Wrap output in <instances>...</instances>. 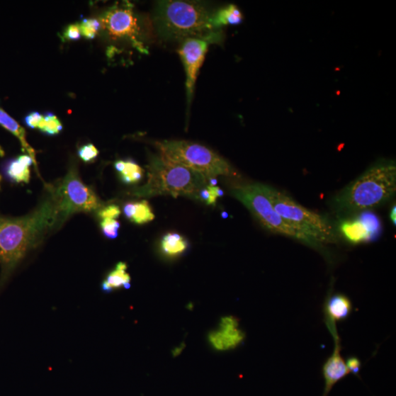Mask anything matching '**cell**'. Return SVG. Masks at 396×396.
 Here are the masks:
<instances>
[{
	"mask_svg": "<svg viewBox=\"0 0 396 396\" xmlns=\"http://www.w3.org/2000/svg\"><path fill=\"white\" fill-rule=\"evenodd\" d=\"M60 214L58 200L53 197L31 214L19 218L0 216V264L3 285L29 250L38 244Z\"/></svg>",
	"mask_w": 396,
	"mask_h": 396,
	"instance_id": "cell-1",
	"label": "cell"
},
{
	"mask_svg": "<svg viewBox=\"0 0 396 396\" xmlns=\"http://www.w3.org/2000/svg\"><path fill=\"white\" fill-rule=\"evenodd\" d=\"M214 11L203 3L166 0L156 4L153 23L157 35L164 41H181L216 35L212 25Z\"/></svg>",
	"mask_w": 396,
	"mask_h": 396,
	"instance_id": "cell-2",
	"label": "cell"
},
{
	"mask_svg": "<svg viewBox=\"0 0 396 396\" xmlns=\"http://www.w3.org/2000/svg\"><path fill=\"white\" fill-rule=\"evenodd\" d=\"M396 191V166L392 161L378 163L351 182L336 197L338 211H367L389 200Z\"/></svg>",
	"mask_w": 396,
	"mask_h": 396,
	"instance_id": "cell-3",
	"label": "cell"
},
{
	"mask_svg": "<svg viewBox=\"0 0 396 396\" xmlns=\"http://www.w3.org/2000/svg\"><path fill=\"white\" fill-rule=\"evenodd\" d=\"M210 179L166 159L161 154L152 155L148 165V181L133 192L138 197L171 196L197 198Z\"/></svg>",
	"mask_w": 396,
	"mask_h": 396,
	"instance_id": "cell-4",
	"label": "cell"
},
{
	"mask_svg": "<svg viewBox=\"0 0 396 396\" xmlns=\"http://www.w3.org/2000/svg\"><path fill=\"white\" fill-rule=\"evenodd\" d=\"M159 154L208 179L234 176L232 166L225 159L200 144L185 140L156 142Z\"/></svg>",
	"mask_w": 396,
	"mask_h": 396,
	"instance_id": "cell-5",
	"label": "cell"
},
{
	"mask_svg": "<svg viewBox=\"0 0 396 396\" xmlns=\"http://www.w3.org/2000/svg\"><path fill=\"white\" fill-rule=\"evenodd\" d=\"M263 188L276 212L317 244L334 242V231L322 216L300 205L273 187L263 184Z\"/></svg>",
	"mask_w": 396,
	"mask_h": 396,
	"instance_id": "cell-6",
	"label": "cell"
},
{
	"mask_svg": "<svg viewBox=\"0 0 396 396\" xmlns=\"http://www.w3.org/2000/svg\"><path fill=\"white\" fill-rule=\"evenodd\" d=\"M232 193L270 232L298 239L311 246L317 244L276 212L263 184L239 185L235 186Z\"/></svg>",
	"mask_w": 396,
	"mask_h": 396,
	"instance_id": "cell-7",
	"label": "cell"
},
{
	"mask_svg": "<svg viewBox=\"0 0 396 396\" xmlns=\"http://www.w3.org/2000/svg\"><path fill=\"white\" fill-rule=\"evenodd\" d=\"M101 28L113 40H127L142 54H149L140 21L130 3L117 4L101 16Z\"/></svg>",
	"mask_w": 396,
	"mask_h": 396,
	"instance_id": "cell-8",
	"label": "cell"
},
{
	"mask_svg": "<svg viewBox=\"0 0 396 396\" xmlns=\"http://www.w3.org/2000/svg\"><path fill=\"white\" fill-rule=\"evenodd\" d=\"M61 217L78 212L92 213L101 203L95 193L83 183L74 171L69 173L56 192Z\"/></svg>",
	"mask_w": 396,
	"mask_h": 396,
	"instance_id": "cell-9",
	"label": "cell"
},
{
	"mask_svg": "<svg viewBox=\"0 0 396 396\" xmlns=\"http://www.w3.org/2000/svg\"><path fill=\"white\" fill-rule=\"evenodd\" d=\"M222 33L208 38H193L180 43L178 49L186 74V93L188 110L193 98L196 83L199 71L203 64L208 46L220 43Z\"/></svg>",
	"mask_w": 396,
	"mask_h": 396,
	"instance_id": "cell-10",
	"label": "cell"
},
{
	"mask_svg": "<svg viewBox=\"0 0 396 396\" xmlns=\"http://www.w3.org/2000/svg\"><path fill=\"white\" fill-rule=\"evenodd\" d=\"M328 329L333 338H334L335 348L332 356L324 363L322 368L325 381L323 396H327L332 387L349 374L346 362L341 356V346L336 326H332Z\"/></svg>",
	"mask_w": 396,
	"mask_h": 396,
	"instance_id": "cell-11",
	"label": "cell"
},
{
	"mask_svg": "<svg viewBox=\"0 0 396 396\" xmlns=\"http://www.w3.org/2000/svg\"><path fill=\"white\" fill-rule=\"evenodd\" d=\"M244 339L245 335L239 328V320L234 317L222 318L220 329L211 332L208 336L211 346L220 351L236 349Z\"/></svg>",
	"mask_w": 396,
	"mask_h": 396,
	"instance_id": "cell-12",
	"label": "cell"
},
{
	"mask_svg": "<svg viewBox=\"0 0 396 396\" xmlns=\"http://www.w3.org/2000/svg\"><path fill=\"white\" fill-rule=\"evenodd\" d=\"M353 307L350 299L342 294L329 296L324 305L325 322L336 324L346 320L351 314Z\"/></svg>",
	"mask_w": 396,
	"mask_h": 396,
	"instance_id": "cell-13",
	"label": "cell"
},
{
	"mask_svg": "<svg viewBox=\"0 0 396 396\" xmlns=\"http://www.w3.org/2000/svg\"><path fill=\"white\" fill-rule=\"evenodd\" d=\"M339 228L343 236L353 244L372 240L366 228L358 217L341 221Z\"/></svg>",
	"mask_w": 396,
	"mask_h": 396,
	"instance_id": "cell-14",
	"label": "cell"
},
{
	"mask_svg": "<svg viewBox=\"0 0 396 396\" xmlns=\"http://www.w3.org/2000/svg\"><path fill=\"white\" fill-rule=\"evenodd\" d=\"M128 264L119 262L115 268L111 272L102 283L101 289L103 293H111L114 290L129 288L130 287L131 277L127 272Z\"/></svg>",
	"mask_w": 396,
	"mask_h": 396,
	"instance_id": "cell-15",
	"label": "cell"
},
{
	"mask_svg": "<svg viewBox=\"0 0 396 396\" xmlns=\"http://www.w3.org/2000/svg\"><path fill=\"white\" fill-rule=\"evenodd\" d=\"M123 214L128 220L137 225L149 222L155 218L152 208L147 200L125 204Z\"/></svg>",
	"mask_w": 396,
	"mask_h": 396,
	"instance_id": "cell-16",
	"label": "cell"
},
{
	"mask_svg": "<svg viewBox=\"0 0 396 396\" xmlns=\"http://www.w3.org/2000/svg\"><path fill=\"white\" fill-rule=\"evenodd\" d=\"M243 14L235 5H228L219 10L214 11L212 25L217 31L227 26H239L243 22Z\"/></svg>",
	"mask_w": 396,
	"mask_h": 396,
	"instance_id": "cell-17",
	"label": "cell"
},
{
	"mask_svg": "<svg viewBox=\"0 0 396 396\" xmlns=\"http://www.w3.org/2000/svg\"><path fill=\"white\" fill-rule=\"evenodd\" d=\"M1 170L5 178L12 183H29L30 181V169L17 159L6 161L2 165Z\"/></svg>",
	"mask_w": 396,
	"mask_h": 396,
	"instance_id": "cell-18",
	"label": "cell"
},
{
	"mask_svg": "<svg viewBox=\"0 0 396 396\" xmlns=\"http://www.w3.org/2000/svg\"><path fill=\"white\" fill-rule=\"evenodd\" d=\"M187 247H188L187 241L177 233L166 234L161 242L162 252L170 257L181 255L186 251Z\"/></svg>",
	"mask_w": 396,
	"mask_h": 396,
	"instance_id": "cell-19",
	"label": "cell"
},
{
	"mask_svg": "<svg viewBox=\"0 0 396 396\" xmlns=\"http://www.w3.org/2000/svg\"><path fill=\"white\" fill-rule=\"evenodd\" d=\"M0 125L18 137L22 142L23 147L35 159L34 151L26 141L25 130L21 128L19 124L1 108H0Z\"/></svg>",
	"mask_w": 396,
	"mask_h": 396,
	"instance_id": "cell-20",
	"label": "cell"
},
{
	"mask_svg": "<svg viewBox=\"0 0 396 396\" xmlns=\"http://www.w3.org/2000/svg\"><path fill=\"white\" fill-rule=\"evenodd\" d=\"M121 181L126 184H134L139 182L143 177L144 171L132 160L124 161L122 171L118 173Z\"/></svg>",
	"mask_w": 396,
	"mask_h": 396,
	"instance_id": "cell-21",
	"label": "cell"
},
{
	"mask_svg": "<svg viewBox=\"0 0 396 396\" xmlns=\"http://www.w3.org/2000/svg\"><path fill=\"white\" fill-rule=\"evenodd\" d=\"M358 218L366 228L371 239H376L380 235L382 230V224L380 218L376 215L368 210L363 211Z\"/></svg>",
	"mask_w": 396,
	"mask_h": 396,
	"instance_id": "cell-22",
	"label": "cell"
},
{
	"mask_svg": "<svg viewBox=\"0 0 396 396\" xmlns=\"http://www.w3.org/2000/svg\"><path fill=\"white\" fill-rule=\"evenodd\" d=\"M38 130L48 136L57 135L62 130V125L52 113H47L41 120Z\"/></svg>",
	"mask_w": 396,
	"mask_h": 396,
	"instance_id": "cell-23",
	"label": "cell"
},
{
	"mask_svg": "<svg viewBox=\"0 0 396 396\" xmlns=\"http://www.w3.org/2000/svg\"><path fill=\"white\" fill-rule=\"evenodd\" d=\"M223 196L224 193L220 187L208 185L199 192L198 199L207 205H215L217 198Z\"/></svg>",
	"mask_w": 396,
	"mask_h": 396,
	"instance_id": "cell-24",
	"label": "cell"
},
{
	"mask_svg": "<svg viewBox=\"0 0 396 396\" xmlns=\"http://www.w3.org/2000/svg\"><path fill=\"white\" fill-rule=\"evenodd\" d=\"M79 25L81 34L87 39H94L101 28L100 21L95 18L83 19Z\"/></svg>",
	"mask_w": 396,
	"mask_h": 396,
	"instance_id": "cell-25",
	"label": "cell"
},
{
	"mask_svg": "<svg viewBox=\"0 0 396 396\" xmlns=\"http://www.w3.org/2000/svg\"><path fill=\"white\" fill-rule=\"evenodd\" d=\"M100 227L104 237L111 239L118 237V230L120 227L118 221L111 219L102 220Z\"/></svg>",
	"mask_w": 396,
	"mask_h": 396,
	"instance_id": "cell-26",
	"label": "cell"
},
{
	"mask_svg": "<svg viewBox=\"0 0 396 396\" xmlns=\"http://www.w3.org/2000/svg\"><path fill=\"white\" fill-rule=\"evenodd\" d=\"M78 155L83 162L89 163L96 160L98 156V151L93 144L89 143L79 149Z\"/></svg>",
	"mask_w": 396,
	"mask_h": 396,
	"instance_id": "cell-27",
	"label": "cell"
},
{
	"mask_svg": "<svg viewBox=\"0 0 396 396\" xmlns=\"http://www.w3.org/2000/svg\"><path fill=\"white\" fill-rule=\"evenodd\" d=\"M121 214L120 208L116 205H111L101 208L98 215L102 220L111 219L115 220Z\"/></svg>",
	"mask_w": 396,
	"mask_h": 396,
	"instance_id": "cell-28",
	"label": "cell"
},
{
	"mask_svg": "<svg viewBox=\"0 0 396 396\" xmlns=\"http://www.w3.org/2000/svg\"><path fill=\"white\" fill-rule=\"evenodd\" d=\"M81 38L79 25L78 23L69 25L62 35L64 41L77 40Z\"/></svg>",
	"mask_w": 396,
	"mask_h": 396,
	"instance_id": "cell-29",
	"label": "cell"
},
{
	"mask_svg": "<svg viewBox=\"0 0 396 396\" xmlns=\"http://www.w3.org/2000/svg\"><path fill=\"white\" fill-rule=\"evenodd\" d=\"M43 118L44 115H41L38 112H32L26 117L25 123L26 126L30 129H38L39 125Z\"/></svg>",
	"mask_w": 396,
	"mask_h": 396,
	"instance_id": "cell-30",
	"label": "cell"
},
{
	"mask_svg": "<svg viewBox=\"0 0 396 396\" xmlns=\"http://www.w3.org/2000/svg\"><path fill=\"white\" fill-rule=\"evenodd\" d=\"M346 364L349 373L358 376L362 366L361 360L357 357L351 356L347 359Z\"/></svg>",
	"mask_w": 396,
	"mask_h": 396,
	"instance_id": "cell-31",
	"label": "cell"
},
{
	"mask_svg": "<svg viewBox=\"0 0 396 396\" xmlns=\"http://www.w3.org/2000/svg\"><path fill=\"white\" fill-rule=\"evenodd\" d=\"M21 163L24 164L25 166H28V168H30L33 165V162H35L34 159L30 157V155H20L16 158Z\"/></svg>",
	"mask_w": 396,
	"mask_h": 396,
	"instance_id": "cell-32",
	"label": "cell"
},
{
	"mask_svg": "<svg viewBox=\"0 0 396 396\" xmlns=\"http://www.w3.org/2000/svg\"><path fill=\"white\" fill-rule=\"evenodd\" d=\"M395 213H396V207L395 205H394L391 208V212L390 215V220L392 224H394V225H395V222H396Z\"/></svg>",
	"mask_w": 396,
	"mask_h": 396,
	"instance_id": "cell-33",
	"label": "cell"
},
{
	"mask_svg": "<svg viewBox=\"0 0 396 396\" xmlns=\"http://www.w3.org/2000/svg\"><path fill=\"white\" fill-rule=\"evenodd\" d=\"M1 179H2V176H0V181H1Z\"/></svg>",
	"mask_w": 396,
	"mask_h": 396,
	"instance_id": "cell-34",
	"label": "cell"
}]
</instances>
